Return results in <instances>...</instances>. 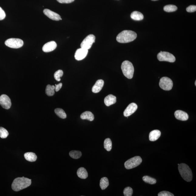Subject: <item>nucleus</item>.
<instances>
[{"label": "nucleus", "instance_id": "nucleus-1", "mask_svg": "<svg viewBox=\"0 0 196 196\" xmlns=\"http://www.w3.org/2000/svg\"><path fill=\"white\" fill-rule=\"evenodd\" d=\"M31 184V179L23 177H18L13 182L12 188L14 191H18L28 187Z\"/></svg>", "mask_w": 196, "mask_h": 196}, {"label": "nucleus", "instance_id": "nucleus-7", "mask_svg": "<svg viewBox=\"0 0 196 196\" xmlns=\"http://www.w3.org/2000/svg\"><path fill=\"white\" fill-rule=\"evenodd\" d=\"M172 80L169 77H164L161 78L159 83V86L162 89L165 90H170L173 86Z\"/></svg>", "mask_w": 196, "mask_h": 196}, {"label": "nucleus", "instance_id": "nucleus-21", "mask_svg": "<svg viewBox=\"0 0 196 196\" xmlns=\"http://www.w3.org/2000/svg\"><path fill=\"white\" fill-rule=\"evenodd\" d=\"M77 175L79 178L86 179L88 177V173L86 169L84 167H80L77 170Z\"/></svg>", "mask_w": 196, "mask_h": 196}, {"label": "nucleus", "instance_id": "nucleus-34", "mask_svg": "<svg viewBox=\"0 0 196 196\" xmlns=\"http://www.w3.org/2000/svg\"><path fill=\"white\" fill-rule=\"evenodd\" d=\"M187 12H196V6L195 5H191L186 8Z\"/></svg>", "mask_w": 196, "mask_h": 196}, {"label": "nucleus", "instance_id": "nucleus-8", "mask_svg": "<svg viewBox=\"0 0 196 196\" xmlns=\"http://www.w3.org/2000/svg\"><path fill=\"white\" fill-rule=\"evenodd\" d=\"M95 36L93 35H89L81 42V48L87 50L90 49L94 42H95Z\"/></svg>", "mask_w": 196, "mask_h": 196}, {"label": "nucleus", "instance_id": "nucleus-4", "mask_svg": "<svg viewBox=\"0 0 196 196\" xmlns=\"http://www.w3.org/2000/svg\"><path fill=\"white\" fill-rule=\"evenodd\" d=\"M121 68L124 75L129 79H132L133 76L134 68L132 63L126 60L122 63Z\"/></svg>", "mask_w": 196, "mask_h": 196}, {"label": "nucleus", "instance_id": "nucleus-38", "mask_svg": "<svg viewBox=\"0 0 196 196\" xmlns=\"http://www.w3.org/2000/svg\"><path fill=\"white\" fill-rule=\"evenodd\" d=\"M151 1H158V0H151Z\"/></svg>", "mask_w": 196, "mask_h": 196}, {"label": "nucleus", "instance_id": "nucleus-25", "mask_svg": "<svg viewBox=\"0 0 196 196\" xmlns=\"http://www.w3.org/2000/svg\"><path fill=\"white\" fill-rule=\"evenodd\" d=\"M104 148L107 151H109L111 150L112 148V142L110 138H107L104 140Z\"/></svg>", "mask_w": 196, "mask_h": 196}, {"label": "nucleus", "instance_id": "nucleus-26", "mask_svg": "<svg viewBox=\"0 0 196 196\" xmlns=\"http://www.w3.org/2000/svg\"><path fill=\"white\" fill-rule=\"evenodd\" d=\"M55 113L58 115L59 117L65 119L66 117V115L64 111L61 108H57L55 110Z\"/></svg>", "mask_w": 196, "mask_h": 196}, {"label": "nucleus", "instance_id": "nucleus-19", "mask_svg": "<svg viewBox=\"0 0 196 196\" xmlns=\"http://www.w3.org/2000/svg\"><path fill=\"white\" fill-rule=\"evenodd\" d=\"M80 117L82 120H87L90 121H93L95 118L93 114L90 111L83 113L81 114Z\"/></svg>", "mask_w": 196, "mask_h": 196}, {"label": "nucleus", "instance_id": "nucleus-23", "mask_svg": "<svg viewBox=\"0 0 196 196\" xmlns=\"http://www.w3.org/2000/svg\"><path fill=\"white\" fill-rule=\"evenodd\" d=\"M100 187L101 189L104 190L108 187L109 185L108 179L106 177H103L100 181Z\"/></svg>", "mask_w": 196, "mask_h": 196}, {"label": "nucleus", "instance_id": "nucleus-5", "mask_svg": "<svg viewBox=\"0 0 196 196\" xmlns=\"http://www.w3.org/2000/svg\"><path fill=\"white\" fill-rule=\"evenodd\" d=\"M142 162L141 157L140 156L134 157L129 159L125 163V167L127 169H132L139 165Z\"/></svg>", "mask_w": 196, "mask_h": 196}, {"label": "nucleus", "instance_id": "nucleus-22", "mask_svg": "<svg viewBox=\"0 0 196 196\" xmlns=\"http://www.w3.org/2000/svg\"><path fill=\"white\" fill-rule=\"evenodd\" d=\"M130 17L132 19L138 21L143 20L144 18L143 15L141 12L137 11H135L132 12Z\"/></svg>", "mask_w": 196, "mask_h": 196}, {"label": "nucleus", "instance_id": "nucleus-11", "mask_svg": "<svg viewBox=\"0 0 196 196\" xmlns=\"http://www.w3.org/2000/svg\"><path fill=\"white\" fill-rule=\"evenodd\" d=\"M137 108L138 106L136 103H130L124 111V116L125 117H128V116L134 113L137 110Z\"/></svg>", "mask_w": 196, "mask_h": 196}, {"label": "nucleus", "instance_id": "nucleus-33", "mask_svg": "<svg viewBox=\"0 0 196 196\" xmlns=\"http://www.w3.org/2000/svg\"><path fill=\"white\" fill-rule=\"evenodd\" d=\"M158 196H174L173 194L169 191H162L158 194Z\"/></svg>", "mask_w": 196, "mask_h": 196}, {"label": "nucleus", "instance_id": "nucleus-2", "mask_svg": "<svg viewBox=\"0 0 196 196\" xmlns=\"http://www.w3.org/2000/svg\"><path fill=\"white\" fill-rule=\"evenodd\" d=\"M137 37L135 32L130 30H124L118 34L116 38L120 43H125L133 41Z\"/></svg>", "mask_w": 196, "mask_h": 196}, {"label": "nucleus", "instance_id": "nucleus-35", "mask_svg": "<svg viewBox=\"0 0 196 196\" xmlns=\"http://www.w3.org/2000/svg\"><path fill=\"white\" fill-rule=\"evenodd\" d=\"M5 14L2 8L0 7V20H2L5 17Z\"/></svg>", "mask_w": 196, "mask_h": 196}, {"label": "nucleus", "instance_id": "nucleus-13", "mask_svg": "<svg viewBox=\"0 0 196 196\" xmlns=\"http://www.w3.org/2000/svg\"><path fill=\"white\" fill-rule=\"evenodd\" d=\"M43 12L46 15L52 20H56V21H59V20H62L59 15L49 10V9H44Z\"/></svg>", "mask_w": 196, "mask_h": 196}, {"label": "nucleus", "instance_id": "nucleus-37", "mask_svg": "<svg viewBox=\"0 0 196 196\" xmlns=\"http://www.w3.org/2000/svg\"><path fill=\"white\" fill-rule=\"evenodd\" d=\"M62 86V83H59L58 85L55 84V90L56 92H58L60 90Z\"/></svg>", "mask_w": 196, "mask_h": 196}, {"label": "nucleus", "instance_id": "nucleus-18", "mask_svg": "<svg viewBox=\"0 0 196 196\" xmlns=\"http://www.w3.org/2000/svg\"><path fill=\"white\" fill-rule=\"evenodd\" d=\"M161 132L160 130H155L150 133L149 139L151 141H155L160 137Z\"/></svg>", "mask_w": 196, "mask_h": 196}, {"label": "nucleus", "instance_id": "nucleus-14", "mask_svg": "<svg viewBox=\"0 0 196 196\" xmlns=\"http://www.w3.org/2000/svg\"><path fill=\"white\" fill-rule=\"evenodd\" d=\"M57 44L54 41H51L48 42L44 44L42 49L44 52H49L54 50L57 47Z\"/></svg>", "mask_w": 196, "mask_h": 196}, {"label": "nucleus", "instance_id": "nucleus-27", "mask_svg": "<svg viewBox=\"0 0 196 196\" xmlns=\"http://www.w3.org/2000/svg\"><path fill=\"white\" fill-rule=\"evenodd\" d=\"M69 154L71 158L77 159L80 158L82 156V153L79 151L73 150L70 151Z\"/></svg>", "mask_w": 196, "mask_h": 196}, {"label": "nucleus", "instance_id": "nucleus-39", "mask_svg": "<svg viewBox=\"0 0 196 196\" xmlns=\"http://www.w3.org/2000/svg\"><path fill=\"white\" fill-rule=\"evenodd\" d=\"M195 85L196 86V81H195Z\"/></svg>", "mask_w": 196, "mask_h": 196}, {"label": "nucleus", "instance_id": "nucleus-32", "mask_svg": "<svg viewBox=\"0 0 196 196\" xmlns=\"http://www.w3.org/2000/svg\"><path fill=\"white\" fill-rule=\"evenodd\" d=\"M123 193L125 196H132L133 193L132 188L130 187H127L124 189Z\"/></svg>", "mask_w": 196, "mask_h": 196}, {"label": "nucleus", "instance_id": "nucleus-36", "mask_svg": "<svg viewBox=\"0 0 196 196\" xmlns=\"http://www.w3.org/2000/svg\"><path fill=\"white\" fill-rule=\"evenodd\" d=\"M61 3H70L73 2L75 0H57Z\"/></svg>", "mask_w": 196, "mask_h": 196}, {"label": "nucleus", "instance_id": "nucleus-29", "mask_svg": "<svg viewBox=\"0 0 196 196\" xmlns=\"http://www.w3.org/2000/svg\"><path fill=\"white\" fill-rule=\"evenodd\" d=\"M142 179L145 182L150 184H156L157 182L156 179L148 176H144Z\"/></svg>", "mask_w": 196, "mask_h": 196}, {"label": "nucleus", "instance_id": "nucleus-28", "mask_svg": "<svg viewBox=\"0 0 196 196\" xmlns=\"http://www.w3.org/2000/svg\"><path fill=\"white\" fill-rule=\"evenodd\" d=\"M177 9L176 5H166L164 8V10L165 12H175Z\"/></svg>", "mask_w": 196, "mask_h": 196}, {"label": "nucleus", "instance_id": "nucleus-30", "mask_svg": "<svg viewBox=\"0 0 196 196\" xmlns=\"http://www.w3.org/2000/svg\"><path fill=\"white\" fill-rule=\"evenodd\" d=\"M8 131L3 127H0V137L4 139L6 138L8 136Z\"/></svg>", "mask_w": 196, "mask_h": 196}, {"label": "nucleus", "instance_id": "nucleus-31", "mask_svg": "<svg viewBox=\"0 0 196 196\" xmlns=\"http://www.w3.org/2000/svg\"><path fill=\"white\" fill-rule=\"evenodd\" d=\"M63 75V72L62 70H59L55 72L54 73V76L55 79L57 81H59L61 80L60 77Z\"/></svg>", "mask_w": 196, "mask_h": 196}, {"label": "nucleus", "instance_id": "nucleus-6", "mask_svg": "<svg viewBox=\"0 0 196 196\" xmlns=\"http://www.w3.org/2000/svg\"><path fill=\"white\" fill-rule=\"evenodd\" d=\"M5 44L7 47L12 49H19L23 46L24 42L19 39L10 38L5 41Z\"/></svg>", "mask_w": 196, "mask_h": 196}, {"label": "nucleus", "instance_id": "nucleus-3", "mask_svg": "<svg viewBox=\"0 0 196 196\" xmlns=\"http://www.w3.org/2000/svg\"><path fill=\"white\" fill-rule=\"evenodd\" d=\"M178 170L181 177L187 182H190L193 179L192 171L187 164L184 163L179 164Z\"/></svg>", "mask_w": 196, "mask_h": 196}, {"label": "nucleus", "instance_id": "nucleus-15", "mask_svg": "<svg viewBox=\"0 0 196 196\" xmlns=\"http://www.w3.org/2000/svg\"><path fill=\"white\" fill-rule=\"evenodd\" d=\"M174 115L176 119L181 121H186L188 119V115L186 112L181 110H177L175 112Z\"/></svg>", "mask_w": 196, "mask_h": 196}, {"label": "nucleus", "instance_id": "nucleus-24", "mask_svg": "<svg viewBox=\"0 0 196 196\" xmlns=\"http://www.w3.org/2000/svg\"><path fill=\"white\" fill-rule=\"evenodd\" d=\"M55 86L48 85L46 86V93L49 96H53L55 94Z\"/></svg>", "mask_w": 196, "mask_h": 196}, {"label": "nucleus", "instance_id": "nucleus-9", "mask_svg": "<svg viewBox=\"0 0 196 196\" xmlns=\"http://www.w3.org/2000/svg\"><path fill=\"white\" fill-rule=\"evenodd\" d=\"M157 58L160 61H166L171 63L174 62L176 60L173 54L166 52L161 51L157 55Z\"/></svg>", "mask_w": 196, "mask_h": 196}, {"label": "nucleus", "instance_id": "nucleus-20", "mask_svg": "<svg viewBox=\"0 0 196 196\" xmlns=\"http://www.w3.org/2000/svg\"><path fill=\"white\" fill-rule=\"evenodd\" d=\"M24 157L26 160L31 162L35 161L37 159V157L36 154L32 152L25 153L24 154Z\"/></svg>", "mask_w": 196, "mask_h": 196}, {"label": "nucleus", "instance_id": "nucleus-12", "mask_svg": "<svg viewBox=\"0 0 196 196\" xmlns=\"http://www.w3.org/2000/svg\"><path fill=\"white\" fill-rule=\"evenodd\" d=\"M88 52V50L81 48L77 49L75 53V59L78 61L83 60L87 55Z\"/></svg>", "mask_w": 196, "mask_h": 196}, {"label": "nucleus", "instance_id": "nucleus-16", "mask_svg": "<svg viewBox=\"0 0 196 196\" xmlns=\"http://www.w3.org/2000/svg\"><path fill=\"white\" fill-rule=\"evenodd\" d=\"M104 85V81L103 79L97 81L92 88V91L94 93H99L101 91Z\"/></svg>", "mask_w": 196, "mask_h": 196}, {"label": "nucleus", "instance_id": "nucleus-10", "mask_svg": "<svg viewBox=\"0 0 196 196\" xmlns=\"http://www.w3.org/2000/svg\"><path fill=\"white\" fill-rule=\"evenodd\" d=\"M0 105L3 108L8 110L12 106L10 98L5 95H2L0 96Z\"/></svg>", "mask_w": 196, "mask_h": 196}, {"label": "nucleus", "instance_id": "nucleus-17", "mask_svg": "<svg viewBox=\"0 0 196 196\" xmlns=\"http://www.w3.org/2000/svg\"><path fill=\"white\" fill-rule=\"evenodd\" d=\"M116 102V97L113 95H108L105 98L104 103L107 106H110L114 104Z\"/></svg>", "mask_w": 196, "mask_h": 196}]
</instances>
